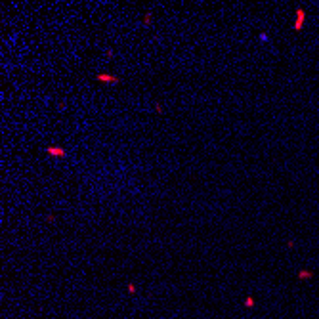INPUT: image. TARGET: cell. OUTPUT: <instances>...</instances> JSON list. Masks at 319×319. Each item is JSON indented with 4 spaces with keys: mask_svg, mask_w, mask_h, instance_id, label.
<instances>
[{
    "mask_svg": "<svg viewBox=\"0 0 319 319\" xmlns=\"http://www.w3.org/2000/svg\"><path fill=\"white\" fill-rule=\"evenodd\" d=\"M128 292H132V294L136 292V285H134V283H130V285H128Z\"/></svg>",
    "mask_w": 319,
    "mask_h": 319,
    "instance_id": "cell-9",
    "label": "cell"
},
{
    "mask_svg": "<svg viewBox=\"0 0 319 319\" xmlns=\"http://www.w3.org/2000/svg\"><path fill=\"white\" fill-rule=\"evenodd\" d=\"M260 40L266 42V40H267V35H266V33H260Z\"/></svg>",
    "mask_w": 319,
    "mask_h": 319,
    "instance_id": "cell-10",
    "label": "cell"
},
{
    "mask_svg": "<svg viewBox=\"0 0 319 319\" xmlns=\"http://www.w3.org/2000/svg\"><path fill=\"white\" fill-rule=\"evenodd\" d=\"M155 113H157V115H162V113H164V107H162L161 103H155Z\"/></svg>",
    "mask_w": 319,
    "mask_h": 319,
    "instance_id": "cell-6",
    "label": "cell"
},
{
    "mask_svg": "<svg viewBox=\"0 0 319 319\" xmlns=\"http://www.w3.org/2000/svg\"><path fill=\"white\" fill-rule=\"evenodd\" d=\"M96 80H97V82H105V84H118V82H120L118 77L107 75V73H100V75H96Z\"/></svg>",
    "mask_w": 319,
    "mask_h": 319,
    "instance_id": "cell-3",
    "label": "cell"
},
{
    "mask_svg": "<svg viewBox=\"0 0 319 319\" xmlns=\"http://www.w3.org/2000/svg\"><path fill=\"white\" fill-rule=\"evenodd\" d=\"M143 23H145V25H151V23H153V14L151 12L143 15Z\"/></svg>",
    "mask_w": 319,
    "mask_h": 319,
    "instance_id": "cell-5",
    "label": "cell"
},
{
    "mask_svg": "<svg viewBox=\"0 0 319 319\" xmlns=\"http://www.w3.org/2000/svg\"><path fill=\"white\" fill-rule=\"evenodd\" d=\"M287 249H289V250H290V249H294V241H292V239H289V241H287Z\"/></svg>",
    "mask_w": 319,
    "mask_h": 319,
    "instance_id": "cell-8",
    "label": "cell"
},
{
    "mask_svg": "<svg viewBox=\"0 0 319 319\" xmlns=\"http://www.w3.org/2000/svg\"><path fill=\"white\" fill-rule=\"evenodd\" d=\"M46 222H54V214H48V216H46Z\"/></svg>",
    "mask_w": 319,
    "mask_h": 319,
    "instance_id": "cell-11",
    "label": "cell"
},
{
    "mask_svg": "<svg viewBox=\"0 0 319 319\" xmlns=\"http://www.w3.org/2000/svg\"><path fill=\"white\" fill-rule=\"evenodd\" d=\"M245 306H249V308H252V306H254V300H252V298L249 296L247 300H245Z\"/></svg>",
    "mask_w": 319,
    "mask_h": 319,
    "instance_id": "cell-7",
    "label": "cell"
},
{
    "mask_svg": "<svg viewBox=\"0 0 319 319\" xmlns=\"http://www.w3.org/2000/svg\"><path fill=\"white\" fill-rule=\"evenodd\" d=\"M306 15H308L306 8H296V21H294V27H292L296 33H300V31H302L304 23H306Z\"/></svg>",
    "mask_w": 319,
    "mask_h": 319,
    "instance_id": "cell-1",
    "label": "cell"
},
{
    "mask_svg": "<svg viewBox=\"0 0 319 319\" xmlns=\"http://www.w3.org/2000/svg\"><path fill=\"white\" fill-rule=\"evenodd\" d=\"M44 153L50 155V157H56V159H63V157L67 155V151L63 149L61 145H48L46 149H44Z\"/></svg>",
    "mask_w": 319,
    "mask_h": 319,
    "instance_id": "cell-2",
    "label": "cell"
},
{
    "mask_svg": "<svg viewBox=\"0 0 319 319\" xmlns=\"http://www.w3.org/2000/svg\"><path fill=\"white\" fill-rule=\"evenodd\" d=\"M311 277H313V273L308 272V269H300V272H298V279H300V281H308V279H311Z\"/></svg>",
    "mask_w": 319,
    "mask_h": 319,
    "instance_id": "cell-4",
    "label": "cell"
}]
</instances>
